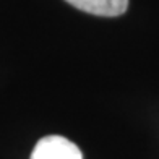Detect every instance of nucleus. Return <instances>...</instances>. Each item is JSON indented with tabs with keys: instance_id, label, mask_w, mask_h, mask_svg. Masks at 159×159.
Listing matches in <instances>:
<instances>
[{
	"instance_id": "nucleus-1",
	"label": "nucleus",
	"mask_w": 159,
	"mask_h": 159,
	"mask_svg": "<svg viewBox=\"0 0 159 159\" xmlns=\"http://www.w3.org/2000/svg\"><path fill=\"white\" fill-rule=\"evenodd\" d=\"M30 159H83V154L76 144L65 136L49 135L36 143Z\"/></svg>"
},
{
	"instance_id": "nucleus-2",
	"label": "nucleus",
	"mask_w": 159,
	"mask_h": 159,
	"mask_svg": "<svg viewBox=\"0 0 159 159\" xmlns=\"http://www.w3.org/2000/svg\"><path fill=\"white\" fill-rule=\"evenodd\" d=\"M75 8L98 16H119L128 8V0H65Z\"/></svg>"
}]
</instances>
